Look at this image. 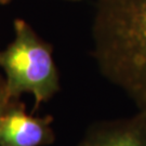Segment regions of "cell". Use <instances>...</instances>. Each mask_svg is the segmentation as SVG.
<instances>
[{
    "instance_id": "cell-2",
    "label": "cell",
    "mask_w": 146,
    "mask_h": 146,
    "mask_svg": "<svg viewBox=\"0 0 146 146\" xmlns=\"http://www.w3.org/2000/svg\"><path fill=\"white\" fill-rule=\"evenodd\" d=\"M13 29V40L0 51V68L5 73L7 92L12 101H17L24 93L31 94L36 110L60 91L52 47L25 20L15 19Z\"/></svg>"
},
{
    "instance_id": "cell-7",
    "label": "cell",
    "mask_w": 146,
    "mask_h": 146,
    "mask_svg": "<svg viewBox=\"0 0 146 146\" xmlns=\"http://www.w3.org/2000/svg\"><path fill=\"white\" fill-rule=\"evenodd\" d=\"M72 1H79V0H72Z\"/></svg>"
},
{
    "instance_id": "cell-1",
    "label": "cell",
    "mask_w": 146,
    "mask_h": 146,
    "mask_svg": "<svg viewBox=\"0 0 146 146\" xmlns=\"http://www.w3.org/2000/svg\"><path fill=\"white\" fill-rule=\"evenodd\" d=\"M92 39L101 74L146 114V0H99Z\"/></svg>"
},
{
    "instance_id": "cell-3",
    "label": "cell",
    "mask_w": 146,
    "mask_h": 146,
    "mask_svg": "<svg viewBox=\"0 0 146 146\" xmlns=\"http://www.w3.org/2000/svg\"><path fill=\"white\" fill-rule=\"evenodd\" d=\"M51 115L36 117L27 114L19 101H11L0 116V146H46L55 133Z\"/></svg>"
},
{
    "instance_id": "cell-6",
    "label": "cell",
    "mask_w": 146,
    "mask_h": 146,
    "mask_svg": "<svg viewBox=\"0 0 146 146\" xmlns=\"http://www.w3.org/2000/svg\"><path fill=\"white\" fill-rule=\"evenodd\" d=\"M12 0H0V5H8Z\"/></svg>"
},
{
    "instance_id": "cell-5",
    "label": "cell",
    "mask_w": 146,
    "mask_h": 146,
    "mask_svg": "<svg viewBox=\"0 0 146 146\" xmlns=\"http://www.w3.org/2000/svg\"><path fill=\"white\" fill-rule=\"evenodd\" d=\"M12 100L9 98L8 92H7V87H5V78L0 75V116L2 115V113L8 107V105L10 104Z\"/></svg>"
},
{
    "instance_id": "cell-4",
    "label": "cell",
    "mask_w": 146,
    "mask_h": 146,
    "mask_svg": "<svg viewBox=\"0 0 146 146\" xmlns=\"http://www.w3.org/2000/svg\"><path fill=\"white\" fill-rule=\"evenodd\" d=\"M77 146H146V114L96 122Z\"/></svg>"
}]
</instances>
